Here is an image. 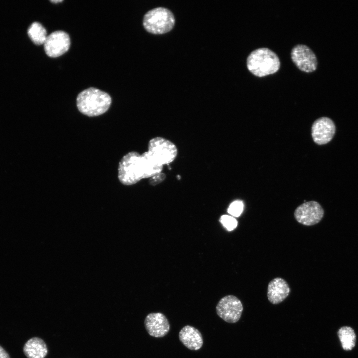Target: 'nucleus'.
<instances>
[{"mask_svg":"<svg viewBox=\"0 0 358 358\" xmlns=\"http://www.w3.org/2000/svg\"><path fill=\"white\" fill-rule=\"evenodd\" d=\"M77 106L83 114L93 117L106 112L111 104L110 95L100 90L90 87L81 92L76 99Z\"/></svg>","mask_w":358,"mask_h":358,"instance_id":"obj_1","label":"nucleus"},{"mask_svg":"<svg viewBox=\"0 0 358 358\" xmlns=\"http://www.w3.org/2000/svg\"><path fill=\"white\" fill-rule=\"evenodd\" d=\"M247 66L254 75L263 77L277 72L280 68V62L272 50L268 48H259L248 55Z\"/></svg>","mask_w":358,"mask_h":358,"instance_id":"obj_2","label":"nucleus"},{"mask_svg":"<svg viewBox=\"0 0 358 358\" xmlns=\"http://www.w3.org/2000/svg\"><path fill=\"white\" fill-rule=\"evenodd\" d=\"M118 176L121 183L125 185L134 184L145 178L141 155L130 152L124 156L119 164Z\"/></svg>","mask_w":358,"mask_h":358,"instance_id":"obj_3","label":"nucleus"},{"mask_svg":"<svg viewBox=\"0 0 358 358\" xmlns=\"http://www.w3.org/2000/svg\"><path fill=\"white\" fill-rule=\"evenodd\" d=\"M175 24L173 13L168 9L158 7L147 12L144 16L143 24L149 32L160 34L170 31Z\"/></svg>","mask_w":358,"mask_h":358,"instance_id":"obj_4","label":"nucleus"},{"mask_svg":"<svg viewBox=\"0 0 358 358\" xmlns=\"http://www.w3.org/2000/svg\"><path fill=\"white\" fill-rule=\"evenodd\" d=\"M148 152L163 165L173 162L177 155L176 145L161 137H154L149 141Z\"/></svg>","mask_w":358,"mask_h":358,"instance_id":"obj_5","label":"nucleus"},{"mask_svg":"<svg viewBox=\"0 0 358 358\" xmlns=\"http://www.w3.org/2000/svg\"><path fill=\"white\" fill-rule=\"evenodd\" d=\"M216 310L217 314L224 321L229 323H235L241 318L243 307L239 298L229 295L219 300Z\"/></svg>","mask_w":358,"mask_h":358,"instance_id":"obj_6","label":"nucleus"},{"mask_svg":"<svg viewBox=\"0 0 358 358\" xmlns=\"http://www.w3.org/2000/svg\"><path fill=\"white\" fill-rule=\"evenodd\" d=\"M324 210L317 202H306L298 206L294 211L296 221L303 225L312 226L318 223L323 218Z\"/></svg>","mask_w":358,"mask_h":358,"instance_id":"obj_7","label":"nucleus"},{"mask_svg":"<svg viewBox=\"0 0 358 358\" xmlns=\"http://www.w3.org/2000/svg\"><path fill=\"white\" fill-rule=\"evenodd\" d=\"M292 61L301 70L306 72L315 71L317 67V59L313 51L307 45L297 44L292 49Z\"/></svg>","mask_w":358,"mask_h":358,"instance_id":"obj_8","label":"nucleus"},{"mask_svg":"<svg viewBox=\"0 0 358 358\" xmlns=\"http://www.w3.org/2000/svg\"><path fill=\"white\" fill-rule=\"evenodd\" d=\"M70 39L63 31H56L47 36L44 43L46 54L50 57H57L65 53L69 48Z\"/></svg>","mask_w":358,"mask_h":358,"instance_id":"obj_9","label":"nucleus"},{"mask_svg":"<svg viewBox=\"0 0 358 358\" xmlns=\"http://www.w3.org/2000/svg\"><path fill=\"white\" fill-rule=\"evenodd\" d=\"M335 133V125L333 121L326 117L316 119L311 127V135L314 142L318 145L328 143L333 138Z\"/></svg>","mask_w":358,"mask_h":358,"instance_id":"obj_10","label":"nucleus"},{"mask_svg":"<svg viewBox=\"0 0 358 358\" xmlns=\"http://www.w3.org/2000/svg\"><path fill=\"white\" fill-rule=\"evenodd\" d=\"M144 326L148 334L156 338L166 335L170 328L167 317L160 312L148 314L145 317Z\"/></svg>","mask_w":358,"mask_h":358,"instance_id":"obj_11","label":"nucleus"},{"mask_svg":"<svg viewBox=\"0 0 358 358\" xmlns=\"http://www.w3.org/2000/svg\"><path fill=\"white\" fill-rule=\"evenodd\" d=\"M290 288L285 280L280 277L272 279L268 284L267 295L273 304L282 302L289 295Z\"/></svg>","mask_w":358,"mask_h":358,"instance_id":"obj_12","label":"nucleus"},{"mask_svg":"<svg viewBox=\"0 0 358 358\" xmlns=\"http://www.w3.org/2000/svg\"><path fill=\"white\" fill-rule=\"evenodd\" d=\"M179 337L181 343L188 349L191 350L200 349L203 344V339L201 332L196 328L186 325L179 333Z\"/></svg>","mask_w":358,"mask_h":358,"instance_id":"obj_13","label":"nucleus"},{"mask_svg":"<svg viewBox=\"0 0 358 358\" xmlns=\"http://www.w3.org/2000/svg\"><path fill=\"white\" fill-rule=\"evenodd\" d=\"M23 352L28 358H44L47 354L48 349L42 339L33 337L25 343Z\"/></svg>","mask_w":358,"mask_h":358,"instance_id":"obj_14","label":"nucleus"},{"mask_svg":"<svg viewBox=\"0 0 358 358\" xmlns=\"http://www.w3.org/2000/svg\"><path fill=\"white\" fill-rule=\"evenodd\" d=\"M337 335L344 350H351L355 346L356 335L354 329L350 326L340 327L338 330Z\"/></svg>","mask_w":358,"mask_h":358,"instance_id":"obj_15","label":"nucleus"},{"mask_svg":"<svg viewBox=\"0 0 358 358\" xmlns=\"http://www.w3.org/2000/svg\"><path fill=\"white\" fill-rule=\"evenodd\" d=\"M141 156L144 166L145 178H151L161 172L163 165L148 151L141 154Z\"/></svg>","mask_w":358,"mask_h":358,"instance_id":"obj_16","label":"nucleus"},{"mask_svg":"<svg viewBox=\"0 0 358 358\" xmlns=\"http://www.w3.org/2000/svg\"><path fill=\"white\" fill-rule=\"evenodd\" d=\"M28 34L33 42L36 45L44 44L47 37L45 28L38 22L31 24L28 29Z\"/></svg>","mask_w":358,"mask_h":358,"instance_id":"obj_17","label":"nucleus"},{"mask_svg":"<svg viewBox=\"0 0 358 358\" xmlns=\"http://www.w3.org/2000/svg\"><path fill=\"white\" fill-rule=\"evenodd\" d=\"M220 222L229 231L235 229L238 225L237 220L232 216L223 215L220 218Z\"/></svg>","mask_w":358,"mask_h":358,"instance_id":"obj_18","label":"nucleus"},{"mask_svg":"<svg viewBox=\"0 0 358 358\" xmlns=\"http://www.w3.org/2000/svg\"><path fill=\"white\" fill-rule=\"evenodd\" d=\"M243 208V202L240 200H236L229 205L227 212L233 216L239 217L242 213Z\"/></svg>","mask_w":358,"mask_h":358,"instance_id":"obj_19","label":"nucleus"},{"mask_svg":"<svg viewBox=\"0 0 358 358\" xmlns=\"http://www.w3.org/2000/svg\"><path fill=\"white\" fill-rule=\"evenodd\" d=\"M165 174L161 172L151 177L149 180V183L152 185H157L162 182L165 179Z\"/></svg>","mask_w":358,"mask_h":358,"instance_id":"obj_20","label":"nucleus"},{"mask_svg":"<svg viewBox=\"0 0 358 358\" xmlns=\"http://www.w3.org/2000/svg\"><path fill=\"white\" fill-rule=\"evenodd\" d=\"M0 358H10L7 352L0 346Z\"/></svg>","mask_w":358,"mask_h":358,"instance_id":"obj_21","label":"nucleus"},{"mask_svg":"<svg viewBox=\"0 0 358 358\" xmlns=\"http://www.w3.org/2000/svg\"><path fill=\"white\" fill-rule=\"evenodd\" d=\"M50 1L53 2V3H59L63 1L62 0H50Z\"/></svg>","mask_w":358,"mask_h":358,"instance_id":"obj_22","label":"nucleus"}]
</instances>
